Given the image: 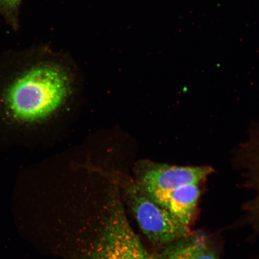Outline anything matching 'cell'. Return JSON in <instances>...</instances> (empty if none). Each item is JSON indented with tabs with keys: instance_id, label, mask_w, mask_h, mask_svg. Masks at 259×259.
Listing matches in <instances>:
<instances>
[{
	"instance_id": "obj_6",
	"label": "cell",
	"mask_w": 259,
	"mask_h": 259,
	"mask_svg": "<svg viewBox=\"0 0 259 259\" xmlns=\"http://www.w3.org/2000/svg\"><path fill=\"white\" fill-rule=\"evenodd\" d=\"M21 0H0V13L9 16H14Z\"/></svg>"
},
{
	"instance_id": "obj_1",
	"label": "cell",
	"mask_w": 259,
	"mask_h": 259,
	"mask_svg": "<svg viewBox=\"0 0 259 259\" xmlns=\"http://www.w3.org/2000/svg\"><path fill=\"white\" fill-rule=\"evenodd\" d=\"M212 170L206 166L155 165L142 177L141 190L189 226L196 214L200 187Z\"/></svg>"
},
{
	"instance_id": "obj_3",
	"label": "cell",
	"mask_w": 259,
	"mask_h": 259,
	"mask_svg": "<svg viewBox=\"0 0 259 259\" xmlns=\"http://www.w3.org/2000/svg\"><path fill=\"white\" fill-rule=\"evenodd\" d=\"M88 259H157L142 245L125 213H109Z\"/></svg>"
},
{
	"instance_id": "obj_5",
	"label": "cell",
	"mask_w": 259,
	"mask_h": 259,
	"mask_svg": "<svg viewBox=\"0 0 259 259\" xmlns=\"http://www.w3.org/2000/svg\"><path fill=\"white\" fill-rule=\"evenodd\" d=\"M157 259H220L211 240L202 232H190L163 246Z\"/></svg>"
},
{
	"instance_id": "obj_2",
	"label": "cell",
	"mask_w": 259,
	"mask_h": 259,
	"mask_svg": "<svg viewBox=\"0 0 259 259\" xmlns=\"http://www.w3.org/2000/svg\"><path fill=\"white\" fill-rule=\"evenodd\" d=\"M69 89V78L60 68L51 65L34 67L10 87L6 106L17 120H40L59 108Z\"/></svg>"
},
{
	"instance_id": "obj_7",
	"label": "cell",
	"mask_w": 259,
	"mask_h": 259,
	"mask_svg": "<svg viewBox=\"0 0 259 259\" xmlns=\"http://www.w3.org/2000/svg\"><path fill=\"white\" fill-rule=\"evenodd\" d=\"M257 195L256 196V198L255 199L253 206L254 207V212L255 213V215L257 216V218L259 219V176L257 181Z\"/></svg>"
},
{
	"instance_id": "obj_4",
	"label": "cell",
	"mask_w": 259,
	"mask_h": 259,
	"mask_svg": "<svg viewBox=\"0 0 259 259\" xmlns=\"http://www.w3.org/2000/svg\"><path fill=\"white\" fill-rule=\"evenodd\" d=\"M131 208L142 233L155 245L170 244L190 232L184 225L163 207L152 200L140 190L133 192Z\"/></svg>"
}]
</instances>
